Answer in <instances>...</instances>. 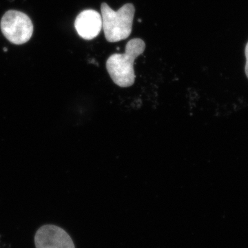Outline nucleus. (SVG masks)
<instances>
[{"mask_svg":"<svg viewBox=\"0 0 248 248\" xmlns=\"http://www.w3.org/2000/svg\"><path fill=\"white\" fill-rule=\"evenodd\" d=\"M145 48V42L141 39L135 38L127 43L125 53L113 54L109 57L107 69L115 84L122 88L133 85L135 80L134 62L144 52Z\"/></svg>","mask_w":248,"mask_h":248,"instance_id":"f257e3e1","label":"nucleus"},{"mask_svg":"<svg viewBox=\"0 0 248 248\" xmlns=\"http://www.w3.org/2000/svg\"><path fill=\"white\" fill-rule=\"evenodd\" d=\"M102 29L106 39L109 42L125 40L133 30L135 9L133 4L124 5L118 11L111 9L107 3L101 5Z\"/></svg>","mask_w":248,"mask_h":248,"instance_id":"f03ea898","label":"nucleus"},{"mask_svg":"<svg viewBox=\"0 0 248 248\" xmlns=\"http://www.w3.org/2000/svg\"><path fill=\"white\" fill-rule=\"evenodd\" d=\"M0 27L4 37L14 45L27 43L33 33V25L29 16L15 10L3 16Z\"/></svg>","mask_w":248,"mask_h":248,"instance_id":"7ed1b4c3","label":"nucleus"},{"mask_svg":"<svg viewBox=\"0 0 248 248\" xmlns=\"http://www.w3.org/2000/svg\"><path fill=\"white\" fill-rule=\"evenodd\" d=\"M36 248H76L71 236L55 225L40 227L35 235Z\"/></svg>","mask_w":248,"mask_h":248,"instance_id":"20e7f679","label":"nucleus"},{"mask_svg":"<svg viewBox=\"0 0 248 248\" xmlns=\"http://www.w3.org/2000/svg\"><path fill=\"white\" fill-rule=\"evenodd\" d=\"M75 27L81 38L93 40L97 37L102 30V16L94 10H85L77 17Z\"/></svg>","mask_w":248,"mask_h":248,"instance_id":"39448f33","label":"nucleus"},{"mask_svg":"<svg viewBox=\"0 0 248 248\" xmlns=\"http://www.w3.org/2000/svg\"><path fill=\"white\" fill-rule=\"evenodd\" d=\"M245 56H246V66H245V73H246V77L248 79V42L247 45L245 48Z\"/></svg>","mask_w":248,"mask_h":248,"instance_id":"423d86ee","label":"nucleus"}]
</instances>
